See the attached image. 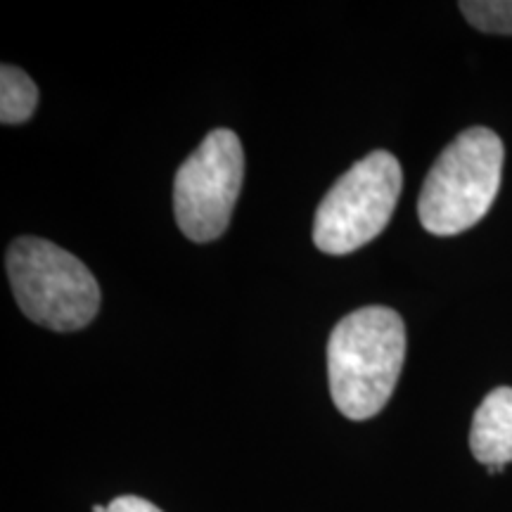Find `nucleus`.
Returning a JSON list of instances; mask_svg holds the SVG:
<instances>
[{
    "instance_id": "obj_1",
    "label": "nucleus",
    "mask_w": 512,
    "mask_h": 512,
    "mask_svg": "<svg viewBox=\"0 0 512 512\" xmlns=\"http://www.w3.org/2000/svg\"><path fill=\"white\" fill-rule=\"evenodd\" d=\"M406 358V325L394 309L366 306L344 316L328 342L330 394L339 413L368 420L387 406Z\"/></svg>"
},
{
    "instance_id": "obj_2",
    "label": "nucleus",
    "mask_w": 512,
    "mask_h": 512,
    "mask_svg": "<svg viewBox=\"0 0 512 512\" xmlns=\"http://www.w3.org/2000/svg\"><path fill=\"white\" fill-rule=\"evenodd\" d=\"M503 143L491 128H467L444 147L420 190L418 216L432 235L472 228L494 204L503 176Z\"/></svg>"
},
{
    "instance_id": "obj_3",
    "label": "nucleus",
    "mask_w": 512,
    "mask_h": 512,
    "mask_svg": "<svg viewBox=\"0 0 512 512\" xmlns=\"http://www.w3.org/2000/svg\"><path fill=\"white\" fill-rule=\"evenodd\" d=\"M8 278L24 316L55 332L86 328L100 309V285L67 249L41 238H17L8 249Z\"/></svg>"
},
{
    "instance_id": "obj_4",
    "label": "nucleus",
    "mask_w": 512,
    "mask_h": 512,
    "mask_svg": "<svg viewBox=\"0 0 512 512\" xmlns=\"http://www.w3.org/2000/svg\"><path fill=\"white\" fill-rule=\"evenodd\" d=\"M403 185L401 164L392 152L377 150L356 162L328 190L313 219L320 252L351 254L387 228Z\"/></svg>"
},
{
    "instance_id": "obj_5",
    "label": "nucleus",
    "mask_w": 512,
    "mask_h": 512,
    "mask_svg": "<svg viewBox=\"0 0 512 512\" xmlns=\"http://www.w3.org/2000/svg\"><path fill=\"white\" fill-rule=\"evenodd\" d=\"M245 178V152L228 128H216L185 159L174 183L178 228L192 242L219 240L226 233Z\"/></svg>"
},
{
    "instance_id": "obj_6",
    "label": "nucleus",
    "mask_w": 512,
    "mask_h": 512,
    "mask_svg": "<svg viewBox=\"0 0 512 512\" xmlns=\"http://www.w3.org/2000/svg\"><path fill=\"white\" fill-rule=\"evenodd\" d=\"M470 448L486 467L512 463V387L494 389L477 408Z\"/></svg>"
},
{
    "instance_id": "obj_7",
    "label": "nucleus",
    "mask_w": 512,
    "mask_h": 512,
    "mask_svg": "<svg viewBox=\"0 0 512 512\" xmlns=\"http://www.w3.org/2000/svg\"><path fill=\"white\" fill-rule=\"evenodd\" d=\"M38 105V88L22 69L3 64L0 69V121L24 124Z\"/></svg>"
},
{
    "instance_id": "obj_8",
    "label": "nucleus",
    "mask_w": 512,
    "mask_h": 512,
    "mask_svg": "<svg viewBox=\"0 0 512 512\" xmlns=\"http://www.w3.org/2000/svg\"><path fill=\"white\" fill-rule=\"evenodd\" d=\"M460 12L484 34L512 36V0H467L460 3Z\"/></svg>"
},
{
    "instance_id": "obj_9",
    "label": "nucleus",
    "mask_w": 512,
    "mask_h": 512,
    "mask_svg": "<svg viewBox=\"0 0 512 512\" xmlns=\"http://www.w3.org/2000/svg\"><path fill=\"white\" fill-rule=\"evenodd\" d=\"M107 512H162L157 505L138 496H119L107 505Z\"/></svg>"
},
{
    "instance_id": "obj_10",
    "label": "nucleus",
    "mask_w": 512,
    "mask_h": 512,
    "mask_svg": "<svg viewBox=\"0 0 512 512\" xmlns=\"http://www.w3.org/2000/svg\"><path fill=\"white\" fill-rule=\"evenodd\" d=\"M93 512H107V508H102V505H93Z\"/></svg>"
}]
</instances>
